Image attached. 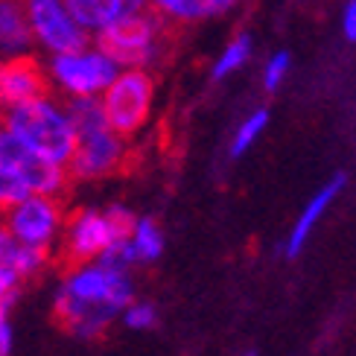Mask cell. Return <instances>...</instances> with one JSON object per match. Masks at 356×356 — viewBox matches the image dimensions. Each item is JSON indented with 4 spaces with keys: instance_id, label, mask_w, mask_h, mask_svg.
I'll return each instance as SVG.
<instances>
[{
    "instance_id": "cell-4",
    "label": "cell",
    "mask_w": 356,
    "mask_h": 356,
    "mask_svg": "<svg viewBox=\"0 0 356 356\" xmlns=\"http://www.w3.org/2000/svg\"><path fill=\"white\" fill-rule=\"evenodd\" d=\"M94 44H99L120 67L149 70L164 58L170 47V24L146 6L97 33Z\"/></svg>"
},
{
    "instance_id": "cell-17",
    "label": "cell",
    "mask_w": 356,
    "mask_h": 356,
    "mask_svg": "<svg viewBox=\"0 0 356 356\" xmlns=\"http://www.w3.org/2000/svg\"><path fill=\"white\" fill-rule=\"evenodd\" d=\"M129 245L135 251L138 263H155L161 254H164V231L155 219L149 216H138L135 225L129 231Z\"/></svg>"
},
{
    "instance_id": "cell-14",
    "label": "cell",
    "mask_w": 356,
    "mask_h": 356,
    "mask_svg": "<svg viewBox=\"0 0 356 356\" xmlns=\"http://www.w3.org/2000/svg\"><path fill=\"white\" fill-rule=\"evenodd\" d=\"M35 53L29 21L21 0H0V58Z\"/></svg>"
},
{
    "instance_id": "cell-12",
    "label": "cell",
    "mask_w": 356,
    "mask_h": 356,
    "mask_svg": "<svg viewBox=\"0 0 356 356\" xmlns=\"http://www.w3.org/2000/svg\"><path fill=\"white\" fill-rule=\"evenodd\" d=\"M345 184H348V178H345V175H336V178H330V181L316 193L313 199L307 202V207L301 211V216L295 219V225H292V231H289V236H286V243H284V254H286L289 260H292V257H298L301 251H304L307 240L313 236V228L318 225V219L327 213V207L333 204V199L345 190Z\"/></svg>"
},
{
    "instance_id": "cell-21",
    "label": "cell",
    "mask_w": 356,
    "mask_h": 356,
    "mask_svg": "<svg viewBox=\"0 0 356 356\" xmlns=\"http://www.w3.org/2000/svg\"><path fill=\"white\" fill-rule=\"evenodd\" d=\"M289 67H292V56L286 50H277L266 58V67H263V88L266 91H277L284 79L289 76Z\"/></svg>"
},
{
    "instance_id": "cell-10",
    "label": "cell",
    "mask_w": 356,
    "mask_h": 356,
    "mask_svg": "<svg viewBox=\"0 0 356 356\" xmlns=\"http://www.w3.org/2000/svg\"><path fill=\"white\" fill-rule=\"evenodd\" d=\"M0 161L21 178V184L29 193H41V196H65L70 187V172L62 164L41 158L26 143H21L6 129H0Z\"/></svg>"
},
{
    "instance_id": "cell-2",
    "label": "cell",
    "mask_w": 356,
    "mask_h": 356,
    "mask_svg": "<svg viewBox=\"0 0 356 356\" xmlns=\"http://www.w3.org/2000/svg\"><path fill=\"white\" fill-rule=\"evenodd\" d=\"M3 129L41 158L62 167H67L73 149H76V129L70 123L67 106L53 91L9 106L3 114Z\"/></svg>"
},
{
    "instance_id": "cell-13",
    "label": "cell",
    "mask_w": 356,
    "mask_h": 356,
    "mask_svg": "<svg viewBox=\"0 0 356 356\" xmlns=\"http://www.w3.org/2000/svg\"><path fill=\"white\" fill-rule=\"evenodd\" d=\"M70 15L79 21V26L88 35L102 33L106 26H111L114 21L126 18L131 12H140L149 6V0H65Z\"/></svg>"
},
{
    "instance_id": "cell-20",
    "label": "cell",
    "mask_w": 356,
    "mask_h": 356,
    "mask_svg": "<svg viewBox=\"0 0 356 356\" xmlns=\"http://www.w3.org/2000/svg\"><path fill=\"white\" fill-rule=\"evenodd\" d=\"M120 321L126 324L129 330H152L155 324H158V309H155V304H149V301L131 298V301L123 307Z\"/></svg>"
},
{
    "instance_id": "cell-24",
    "label": "cell",
    "mask_w": 356,
    "mask_h": 356,
    "mask_svg": "<svg viewBox=\"0 0 356 356\" xmlns=\"http://www.w3.org/2000/svg\"><path fill=\"white\" fill-rule=\"evenodd\" d=\"M12 350H15L12 307H0V356H12Z\"/></svg>"
},
{
    "instance_id": "cell-25",
    "label": "cell",
    "mask_w": 356,
    "mask_h": 356,
    "mask_svg": "<svg viewBox=\"0 0 356 356\" xmlns=\"http://www.w3.org/2000/svg\"><path fill=\"white\" fill-rule=\"evenodd\" d=\"M342 33L348 41H356V0H348L342 9Z\"/></svg>"
},
{
    "instance_id": "cell-11",
    "label": "cell",
    "mask_w": 356,
    "mask_h": 356,
    "mask_svg": "<svg viewBox=\"0 0 356 356\" xmlns=\"http://www.w3.org/2000/svg\"><path fill=\"white\" fill-rule=\"evenodd\" d=\"M47 91V73H44V62H38L35 53L0 58V102H3V108L35 99Z\"/></svg>"
},
{
    "instance_id": "cell-23",
    "label": "cell",
    "mask_w": 356,
    "mask_h": 356,
    "mask_svg": "<svg viewBox=\"0 0 356 356\" xmlns=\"http://www.w3.org/2000/svg\"><path fill=\"white\" fill-rule=\"evenodd\" d=\"M21 286H24V280L12 269H3V266H0V307H12L18 301Z\"/></svg>"
},
{
    "instance_id": "cell-26",
    "label": "cell",
    "mask_w": 356,
    "mask_h": 356,
    "mask_svg": "<svg viewBox=\"0 0 356 356\" xmlns=\"http://www.w3.org/2000/svg\"><path fill=\"white\" fill-rule=\"evenodd\" d=\"M3 114H6V108H3V102H0V129H3Z\"/></svg>"
},
{
    "instance_id": "cell-9",
    "label": "cell",
    "mask_w": 356,
    "mask_h": 356,
    "mask_svg": "<svg viewBox=\"0 0 356 356\" xmlns=\"http://www.w3.org/2000/svg\"><path fill=\"white\" fill-rule=\"evenodd\" d=\"M21 3L26 12L35 50L53 56V53L76 50L91 41V35H88L79 26V21L70 15L65 0H21Z\"/></svg>"
},
{
    "instance_id": "cell-1",
    "label": "cell",
    "mask_w": 356,
    "mask_h": 356,
    "mask_svg": "<svg viewBox=\"0 0 356 356\" xmlns=\"http://www.w3.org/2000/svg\"><path fill=\"white\" fill-rule=\"evenodd\" d=\"M131 298L135 284L129 272L102 260L73 263L53 295V316L70 336L99 339Z\"/></svg>"
},
{
    "instance_id": "cell-15",
    "label": "cell",
    "mask_w": 356,
    "mask_h": 356,
    "mask_svg": "<svg viewBox=\"0 0 356 356\" xmlns=\"http://www.w3.org/2000/svg\"><path fill=\"white\" fill-rule=\"evenodd\" d=\"M243 0H149V9L167 24H199L236 9Z\"/></svg>"
},
{
    "instance_id": "cell-19",
    "label": "cell",
    "mask_w": 356,
    "mask_h": 356,
    "mask_svg": "<svg viewBox=\"0 0 356 356\" xmlns=\"http://www.w3.org/2000/svg\"><path fill=\"white\" fill-rule=\"evenodd\" d=\"M266 126H269V108H254L234 131V138H231V158H243L251 146L257 143V138L266 131Z\"/></svg>"
},
{
    "instance_id": "cell-5",
    "label": "cell",
    "mask_w": 356,
    "mask_h": 356,
    "mask_svg": "<svg viewBox=\"0 0 356 356\" xmlns=\"http://www.w3.org/2000/svg\"><path fill=\"white\" fill-rule=\"evenodd\" d=\"M117 70H120V65L94 41L82 44L76 50L53 53L44 62L50 91L62 99L99 97L108 88V82L117 76Z\"/></svg>"
},
{
    "instance_id": "cell-22",
    "label": "cell",
    "mask_w": 356,
    "mask_h": 356,
    "mask_svg": "<svg viewBox=\"0 0 356 356\" xmlns=\"http://www.w3.org/2000/svg\"><path fill=\"white\" fill-rule=\"evenodd\" d=\"M26 193H29V190L21 184V178L9 170L3 161H0V213L9 211V207L18 202V199H24Z\"/></svg>"
},
{
    "instance_id": "cell-7",
    "label": "cell",
    "mask_w": 356,
    "mask_h": 356,
    "mask_svg": "<svg viewBox=\"0 0 356 356\" xmlns=\"http://www.w3.org/2000/svg\"><path fill=\"white\" fill-rule=\"evenodd\" d=\"M3 225L18 243L29 248H41L56 254L58 240H62V228L67 211L62 204V196H41V193H26L24 199L15 202L9 211L0 213Z\"/></svg>"
},
{
    "instance_id": "cell-3",
    "label": "cell",
    "mask_w": 356,
    "mask_h": 356,
    "mask_svg": "<svg viewBox=\"0 0 356 356\" xmlns=\"http://www.w3.org/2000/svg\"><path fill=\"white\" fill-rule=\"evenodd\" d=\"M135 219L138 216L126 204L79 207V211L67 213L65 219L62 240H58V248H56L58 257L67 266L99 260L117 240H126Z\"/></svg>"
},
{
    "instance_id": "cell-8",
    "label": "cell",
    "mask_w": 356,
    "mask_h": 356,
    "mask_svg": "<svg viewBox=\"0 0 356 356\" xmlns=\"http://www.w3.org/2000/svg\"><path fill=\"white\" fill-rule=\"evenodd\" d=\"M129 158V140L111 126H99L76 135V149L67 161L70 181H102L120 172Z\"/></svg>"
},
{
    "instance_id": "cell-16",
    "label": "cell",
    "mask_w": 356,
    "mask_h": 356,
    "mask_svg": "<svg viewBox=\"0 0 356 356\" xmlns=\"http://www.w3.org/2000/svg\"><path fill=\"white\" fill-rule=\"evenodd\" d=\"M50 260H53L50 251L29 248V245L18 243L9 234V228L3 225V219H0V266H3V269H12L21 280H29L47 269Z\"/></svg>"
},
{
    "instance_id": "cell-27",
    "label": "cell",
    "mask_w": 356,
    "mask_h": 356,
    "mask_svg": "<svg viewBox=\"0 0 356 356\" xmlns=\"http://www.w3.org/2000/svg\"><path fill=\"white\" fill-rule=\"evenodd\" d=\"M245 356H257V353H254V350H248V353H245Z\"/></svg>"
},
{
    "instance_id": "cell-6",
    "label": "cell",
    "mask_w": 356,
    "mask_h": 356,
    "mask_svg": "<svg viewBox=\"0 0 356 356\" xmlns=\"http://www.w3.org/2000/svg\"><path fill=\"white\" fill-rule=\"evenodd\" d=\"M99 106L117 135L126 140L140 135L155 108V76L146 67H120L99 94Z\"/></svg>"
},
{
    "instance_id": "cell-18",
    "label": "cell",
    "mask_w": 356,
    "mask_h": 356,
    "mask_svg": "<svg viewBox=\"0 0 356 356\" xmlns=\"http://www.w3.org/2000/svg\"><path fill=\"white\" fill-rule=\"evenodd\" d=\"M251 53H254V41H251V35H248V33L234 35V38L225 44V47H222V53L216 56V62H213V67H211V76H213L216 82L234 76L236 70H243V67L248 65Z\"/></svg>"
}]
</instances>
